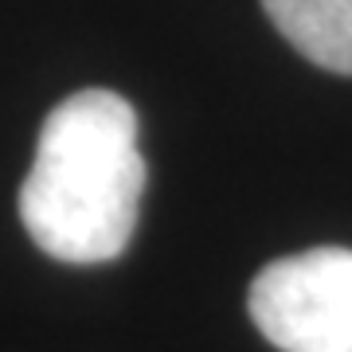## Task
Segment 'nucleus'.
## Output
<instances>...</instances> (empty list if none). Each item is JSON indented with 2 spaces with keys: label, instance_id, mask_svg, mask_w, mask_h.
<instances>
[{
  "label": "nucleus",
  "instance_id": "obj_1",
  "mask_svg": "<svg viewBox=\"0 0 352 352\" xmlns=\"http://www.w3.org/2000/svg\"><path fill=\"white\" fill-rule=\"evenodd\" d=\"M145 192L138 113L113 90L67 94L39 129L20 219L59 263H110L129 247Z\"/></svg>",
  "mask_w": 352,
  "mask_h": 352
},
{
  "label": "nucleus",
  "instance_id": "obj_3",
  "mask_svg": "<svg viewBox=\"0 0 352 352\" xmlns=\"http://www.w3.org/2000/svg\"><path fill=\"white\" fill-rule=\"evenodd\" d=\"M263 8L309 63L352 75V0H263Z\"/></svg>",
  "mask_w": 352,
  "mask_h": 352
},
{
  "label": "nucleus",
  "instance_id": "obj_2",
  "mask_svg": "<svg viewBox=\"0 0 352 352\" xmlns=\"http://www.w3.org/2000/svg\"><path fill=\"white\" fill-rule=\"evenodd\" d=\"M251 321L282 352H352V251L314 247L258 270Z\"/></svg>",
  "mask_w": 352,
  "mask_h": 352
}]
</instances>
